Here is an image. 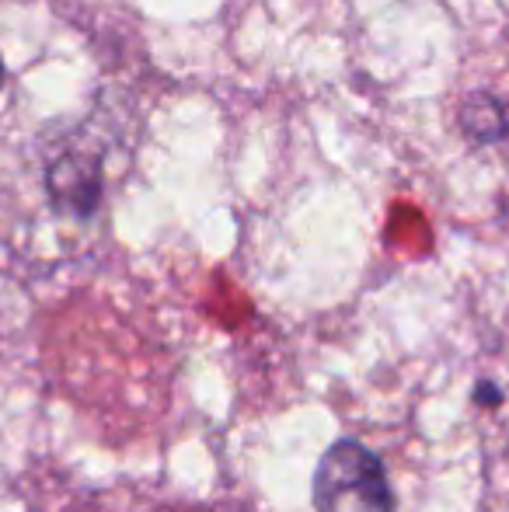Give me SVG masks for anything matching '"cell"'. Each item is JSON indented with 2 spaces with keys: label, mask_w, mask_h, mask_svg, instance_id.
Instances as JSON below:
<instances>
[{
  "label": "cell",
  "mask_w": 509,
  "mask_h": 512,
  "mask_svg": "<svg viewBox=\"0 0 509 512\" xmlns=\"http://www.w3.org/2000/svg\"><path fill=\"white\" fill-rule=\"evenodd\" d=\"M457 126L478 147L509 140V98L496 91H471L457 108Z\"/></svg>",
  "instance_id": "obj_3"
},
{
  "label": "cell",
  "mask_w": 509,
  "mask_h": 512,
  "mask_svg": "<svg viewBox=\"0 0 509 512\" xmlns=\"http://www.w3.org/2000/svg\"><path fill=\"white\" fill-rule=\"evenodd\" d=\"M311 499L318 512H398L381 457L356 439H339L321 453Z\"/></svg>",
  "instance_id": "obj_1"
},
{
  "label": "cell",
  "mask_w": 509,
  "mask_h": 512,
  "mask_svg": "<svg viewBox=\"0 0 509 512\" xmlns=\"http://www.w3.org/2000/svg\"><path fill=\"white\" fill-rule=\"evenodd\" d=\"M46 192L63 216L88 220L102 203V157L88 150H63L49 161Z\"/></svg>",
  "instance_id": "obj_2"
},
{
  "label": "cell",
  "mask_w": 509,
  "mask_h": 512,
  "mask_svg": "<svg viewBox=\"0 0 509 512\" xmlns=\"http://www.w3.org/2000/svg\"><path fill=\"white\" fill-rule=\"evenodd\" d=\"M4 81H7V70H4V60H0V88H4Z\"/></svg>",
  "instance_id": "obj_4"
}]
</instances>
